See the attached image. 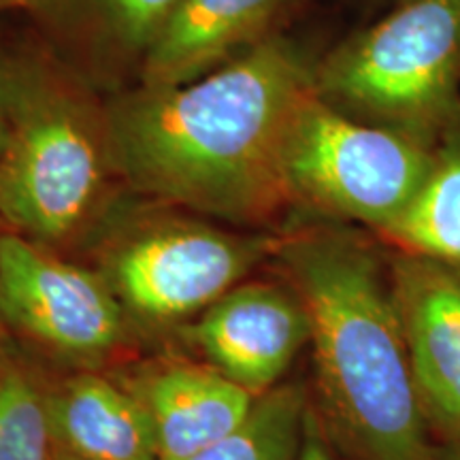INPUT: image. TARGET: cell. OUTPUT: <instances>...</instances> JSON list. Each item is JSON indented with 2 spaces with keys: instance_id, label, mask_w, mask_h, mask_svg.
I'll use <instances>...</instances> for the list:
<instances>
[{
  "instance_id": "1",
  "label": "cell",
  "mask_w": 460,
  "mask_h": 460,
  "mask_svg": "<svg viewBox=\"0 0 460 460\" xmlns=\"http://www.w3.org/2000/svg\"><path fill=\"white\" fill-rule=\"evenodd\" d=\"M315 62L295 43L267 41L172 88H132L107 101L118 177L137 192L237 224L288 203L279 156Z\"/></svg>"
},
{
  "instance_id": "2",
  "label": "cell",
  "mask_w": 460,
  "mask_h": 460,
  "mask_svg": "<svg viewBox=\"0 0 460 460\" xmlns=\"http://www.w3.org/2000/svg\"><path fill=\"white\" fill-rule=\"evenodd\" d=\"M275 256L312 324L320 394L360 460H437L382 261L341 228L279 241Z\"/></svg>"
},
{
  "instance_id": "3",
  "label": "cell",
  "mask_w": 460,
  "mask_h": 460,
  "mask_svg": "<svg viewBox=\"0 0 460 460\" xmlns=\"http://www.w3.org/2000/svg\"><path fill=\"white\" fill-rule=\"evenodd\" d=\"M0 222L56 250L105 205L115 171L107 101L54 49L0 51Z\"/></svg>"
},
{
  "instance_id": "4",
  "label": "cell",
  "mask_w": 460,
  "mask_h": 460,
  "mask_svg": "<svg viewBox=\"0 0 460 460\" xmlns=\"http://www.w3.org/2000/svg\"><path fill=\"white\" fill-rule=\"evenodd\" d=\"M315 94L435 146L460 118V0H405L315 62Z\"/></svg>"
},
{
  "instance_id": "5",
  "label": "cell",
  "mask_w": 460,
  "mask_h": 460,
  "mask_svg": "<svg viewBox=\"0 0 460 460\" xmlns=\"http://www.w3.org/2000/svg\"><path fill=\"white\" fill-rule=\"evenodd\" d=\"M433 160L430 143L349 118L314 90L288 124L279 171L288 203L382 233L416 199Z\"/></svg>"
},
{
  "instance_id": "6",
  "label": "cell",
  "mask_w": 460,
  "mask_h": 460,
  "mask_svg": "<svg viewBox=\"0 0 460 460\" xmlns=\"http://www.w3.org/2000/svg\"><path fill=\"white\" fill-rule=\"evenodd\" d=\"M278 245V239L243 237L205 222L156 217L111 241L99 273L124 312L175 322L203 314Z\"/></svg>"
},
{
  "instance_id": "7",
  "label": "cell",
  "mask_w": 460,
  "mask_h": 460,
  "mask_svg": "<svg viewBox=\"0 0 460 460\" xmlns=\"http://www.w3.org/2000/svg\"><path fill=\"white\" fill-rule=\"evenodd\" d=\"M0 314L28 337L75 358L111 352L126 324L122 303L101 273L17 233L0 234Z\"/></svg>"
},
{
  "instance_id": "8",
  "label": "cell",
  "mask_w": 460,
  "mask_h": 460,
  "mask_svg": "<svg viewBox=\"0 0 460 460\" xmlns=\"http://www.w3.org/2000/svg\"><path fill=\"white\" fill-rule=\"evenodd\" d=\"M190 337L214 369L261 396L290 369L312 339V324L296 292L241 281L200 314Z\"/></svg>"
},
{
  "instance_id": "9",
  "label": "cell",
  "mask_w": 460,
  "mask_h": 460,
  "mask_svg": "<svg viewBox=\"0 0 460 460\" xmlns=\"http://www.w3.org/2000/svg\"><path fill=\"white\" fill-rule=\"evenodd\" d=\"M420 401L430 422L460 437V273L399 254L390 269Z\"/></svg>"
},
{
  "instance_id": "10",
  "label": "cell",
  "mask_w": 460,
  "mask_h": 460,
  "mask_svg": "<svg viewBox=\"0 0 460 460\" xmlns=\"http://www.w3.org/2000/svg\"><path fill=\"white\" fill-rule=\"evenodd\" d=\"M177 0H32L51 48L96 90L139 82L143 62Z\"/></svg>"
},
{
  "instance_id": "11",
  "label": "cell",
  "mask_w": 460,
  "mask_h": 460,
  "mask_svg": "<svg viewBox=\"0 0 460 460\" xmlns=\"http://www.w3.org/2000/svg\"><path fill=\"white\" fill-rule=\"evenodd\" d=\"M292 0H177L143 62L146 88H172L216 71L273 37Z\"/></svg>"
},
{
  "instance_id": "12",
  "label": "cell",
  "mask_w": 460,
  "mask_h": 460,
  "mask_svg": "<svg viewBox=\"0 0 460 460\" xmlns=\"http://www.w3.org/2000/svg\"><path fill=\"white\" fill-rule=\"evenodd\" d=\"M146 407L158 460H190L247 418L256 396L214 367L169 365L132 386Z\"/></svg>"
},
{
  "instance_id": "13",
  "label": "cell",
  "mask_w": 460,
  "mask_h": 460,
  "mask_svg": "<svg viewBox=\"0 0 460 460\" xmlns=\"http://www.w3.org/2000/svg\"><path fill=\"white\" fill-rule=\"evenodd\" d=\"M48 396L56 446L73 460H158L139 396L101 376H75Z\"/></svg>"
},
{
  "instance_id": "14",
  "label": "cell",
  "mask_w": 460,
  "mask_h": 460,
  "mask_svg": "<svg viewBox=\"0 0 460 460\" xmlns=\"http://www.w3.org/2000/svg\"><path fill=\"white\" fill-rule=\"evenodd\" d=\"M377 234L402 254L460 267V118L437 139L433 169L416 199Z\"/></svg>"
},
{
  "instance_id": "15",
  "label": "cell",
  "mask_w": 460,
  "mask_h": 460,
  "mask_svg": "<svg viewBox=\"0 0 460 460\" xmlns=\"http://www.w3.org/2000/svg\"><path fill=\"white\" fill-rule=\"evenodd\" d=\"M305 396L296 386H275L261 396L243 422L190 460H296L305 427Z\"/></svg>"
},
{
  "instance_id": "16",
  "label": "cell",
  "mask_w": 460,
  "mask_h": 460,
  "mask_svg": "<svg viewBox=\"0 0 460 460\" xmlns=\"http://www.w3.org/2000/svg\"><path fill=\"white\" fill-rule=\"evenodd\" d=\"M54 446L48 396L13 367L0 371V460H51Z\"/></svg>"
},
{
  "instance_id": "17",
  "label": "cell",
  "mask_w": 460,
  "mask_h": 460,
  "mask_svg": "<svg viewBox=\"0 0 460 460\" xmlns=\"http://www.w3.org/2000/svg\"><path fill=\"white\" fill-rule=\"evenodd\" d=\"M296 460H332L329 446L322 439L318 422H315L314 413L307 411L305 416V427H303V439L301 447H298Z\"/></svg>"
},
{
  "instance_id": "18",
  "label": "cell",
  "mask_w": 460,
  "mask_h": 460,
  "mask_svg": "<svg viewBox=\"0 0 460 460\" xmlns=\"http://www.w3.org/2000/svg\"><path fill=\"white\" fill-rule=\"evenodd\" d=\"M437 460H460V439L446 454H437Z\"/></svg>"
},
{
  "instance_id": "19",
  "label": "cell",
  "mask_w": 460,
  "mask_h": 460,
  "mask_svg": "<svg viewBox=\"0 0 460 460\" xmlns=\"http://www.w3.org/2000/svg\"><path fill=\"white\" fill-rule=\"evenodd\" d=\"M32 0H0V9H9V7H22L28 9L31 7Z\"/></svg>"
},
{
  "instance_id": "20",
  "label": "cell",
  "mask_w": 460,
  "mask_h": 460,
  "mask_svg": "<svg viewBox=\"0 0 460 460\" xmlns=\"http://www.w3.org/2000/svg\"><path fill=\"white\" fill-rule=\"evenodd\" d=\"M0 141H3V122H0Z\"/></svg>"
}]
</instances>
